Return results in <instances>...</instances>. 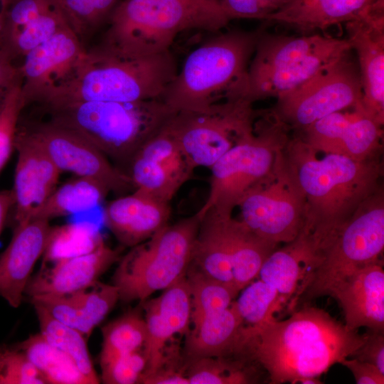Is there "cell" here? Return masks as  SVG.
<instances>
[{
	"label": "cell",
	"mask_w": 384,
	"mask_h": 384,
	"mask_svg": "<svg viewBox=\"0 0 384 384\" xmlns=\"http://www.w3.org/2000/svg\"><path fill=\"white\" fill-rule=\"evenodd\" d=\"M262 29L219 34L193 50L162 100L174 112L201 111L243 97L251 57Z\"/></svg>",
	"instance_id": "5b68a950"
},
{
	"label": "cell",
	"mask_w": 384,
	"mask_h": 384,
	"mask_svg": "<svg viewBox=\"0 0 384 384\" xmlns=\"http://www.w3.org/2000/svg\"><path fill=\"white\" fill-rule=\"evenodd\" d=\"M238 207L240 220L270 243H289L299 235L306 220L305 198L285 150L270 174L246 193Z\"/></svg>",
	"instance_id": "8fae6325"
},
{
	"label": "cell",
	"mask_w": 384,
	"mask_h": 384,
	"mask_svg": "<svg viewBox=\"0 0 384 384\" xmlns=\"http://www.w3.org/2000/svg\"><path fill=\"white\" fill-rule=\"evenodd\" d=\"M350 52L277 97L272 109L295 134L331 113L363 107L359 68Z\"/></svg>",
	"instance_id": "7c38bea8"
},
{
	"label": "cell",
	"mask_w": 384,
	"mask_h": 384,
	"mask_svg": "<svg viewBox=\"0 0 384 384\" xmlns=\"http://www.w3.org/2000/svg\"><path fill=\"white\" fill-rule=\"evenodd\" d=\"M337 38L319 33L302 36L260 35L249 63L246 80L292 66L333 44Z\"/></svg>",
	"instance_id": "4316f807"
},
{
	"label": "cell",
	"mask_w": 384,
	"mask_h": 384,
	"mask_svg": "<svg viewBox=\"0 0 384 384\" xmlns=\"http://www.w3.org/2000/svg\"><path fill=\"white\" fill-rule=\"evenodd\" d=\"M170 216L169 203L137 191L111 201L104 210L107 228L122 245L131 247L166 225Z\"/></svg>",
	"instance_id": "603a6c76"
},
{
	"label": "cell",
	"mask_w": 384,
	"mask_h": 384,
	"mask_svg": "<svg viewBox=\"0 0 384 384\" xmlns=\"http://www.w3.org/2000/svg\"><path fill=\"white\" fill-rule=\"evenodd\" d=\"M51 226L32 219L14 228L11 240L0 255V296L17 308L37 260L43 255Z\"/></svg>",
	"instance_id": "7402d4cb"
},
{
	"label": "cell",
	"mask_w": 384,
	"mask_h": 384,
	"mask_svg": "<svg viewBox=\"0 0 384 384\" xmlns=\"http://www.w3.org/2000/svg\"><path fill=\"white\" fill-rule=\"evenodd\" d=\"M43 107L50 121L84 137L107 157L127 164L174 113L162 100L78 101Z\"/></svg>",
	"instance_id": "8992f818"
},
{
	"label": "cell",
	"mask_w": 384,
	"mask_h": 384,
	"mask_svg": "<svg viewBox=\"0 0 384 384\" xmlns=\"http://www.w3.org/2000/svg\"><path fill=\"white\" fill-rule=\"evenodd\" d=\"M100 366L104 383H139L146 367V358L142 348L100 363Z\"/></svg>",
	"instance_id": "b9f144b4"
},
{
	"label": "cell",
	"mask_w": 384,
	"mask_h": 384,
	"mask_svg": "<svg viewBox=\"0 0 384 384\" xmlns=\"http://www.w3.org/2000/svg\"><path fill=\"white\" fill-rule=\"evenodd\" d=\"M41 373L17 346H4L0 356V384H46Z\"/></svg>",
	"instance_id": "60d3db41"
},
{
	"label": "cell",
	"mask_w": 384,
	"mask_h": 384,
	"mask_svg": "<svg viewBox=\"0 0 384 384\" xmlns=\"http://www.w3.org/2000/svg\"><path fill=\"white\" fill-rule=\"evenodd\" d=\"M100 362L142 349L146 339L144 317L137 311H129L105 326Z\"/></svg>",
	"instance_id": "d590c367"
},
{
	"label": "cell",
	"mask_w": 384,
	"mask_h": 384,
	"mask_svg": "<svg viewBox=\"0 0 384 384\" xmlns=\"http://www.w3.org/2000/svg\"><path fill=\"white\" fill-rule=\"evenodd\" d=\"M257 368L240 355L206 356L192 359L186 373L189 384H247L257 383Z\"/></svg>",
	"instance_id": "1f68e13d"
},
{
	"label": "cell",
	"mask_w": 384,
	"mask_h": 384,
	"mask_svg": "<svg viewBox=\"0 0 384 384\" xmlns=\"http://www.w3.org/2000/svg\"><path fill=\"white\" fill-rule=\"evenodd\" d=\"M351 50L346 38H337L331 46L312 53L290 67L270 71L246 80L244 97L252 103L268 97H278L306 82Z\"/></svg>",
	"instance_id": "d4e9b609"
},
{
	"label": "cell",
	"mask_w": 384,
	"mask_h": 384,
	"mask_svg": "<svg viewBox=\"0 0 384 384\" xmlns=\"http://www.w3.org/2000/svg\"><path fill=\"white\" fill-rule=\"evenodd\" d=\"M178 73L169 50L124 58L96 48L85 50L70 74L41 95V105L78 101L161 100Z\"/></svg>",
	"instance_id": "3957f363"
},
{
	"label": "cell",
	"mask_w": 384,
	"mask_h": 384,
	"mask_svg": "<svg viewBox=\"0 0 384 384\" xmlns=\"http://www.w3.org/2000/svg\"><path fill=\"white\" fill-rule=\"evenodd\" d=\"M345 358L341 364L352 373L357 384H383L384 374L373 364L351 358Z\"/></svg>",
	"instance_id": "f6af8a7d"
},
{
	"label": "cell",
	"mask_w": 384,
	"mask_h": 384,
	"mask_svg": "<svg viewBox=\"0 0 384 384\" xmlns=\"http://www.w3.org/2000/svg\"><path fill=\"white\" fill-rule=\"evenodd\" d=\"M200 218L197 213L167 224L149 239L132 247L112 277L119 300H145L186 274L191 263Z\"/></svg>",
	"instance_id": "9c48e42d"
},
{
	"label": "cell",
	"mask_w": 384,
	"mask_h": 384,
	"mask_svg": "<svg viewBox=\"0 0 384 384\" xmlns=\"http://www.w3.org/2000/svg\"><path fill=\"white\" fill-rule=\"evenodd\" d=\"M291 131L272 108L257 110L252 132L210 167L208 196L198 215L210 209L233 213L246 193L272 171Z\"/></svg>",
	"instance_id": "ba28073f"
},
{
	"label": "cell",
	"mask_w": 384,
	"mask_h": 384,
	"mask_svg": "<svg viewBox=\"0 0 384 384\" xmlns=\"http://www.w3.org/2000/svg\"><path fill=\"white\" fill-rule=\"evenodd\" d=\"M119 300L117 288L98 280L71 293L30 298L58 321L80 332L87 339Z\"/></svg>",
	"instance_id": "cb8c5ba5"
},
{
	"label": "cell",
	"mask_w": 384,
	"mask_h": 384,
	"mask_svg": "<svg viewBox=\"0 0 384 384\" xmlns=\"http://www.w3.org/2000/svg\"><path fill=\"white\" fill-rule=\"evenodd\" d=\"M110 14L97 48L124 58L169 50L183 31H218L231 20L218 0H125Z\"/></svg>",
	"instance_id": "277c9868"
},
{
	"label": "cell",
	"mask_w": 384,
	"mask_h": 384,
	"mask_svg": "<svg viewBox=\"0 0 384 384\" xmlns=\"http://www.w3.org/2000/svg\"><path fill=\"white\" fill-rule=\"evenodd\" d=\"M285 154L305 198L302 232L316 254L383 186L382 158L357 161L326 153L319 157L317 151L296 134L292 136Z\"/></svg>",
	"instance_id": "7a4b0ae2"
},
{
	"label": "cell",
	"mask_w": 384,
	"mask_h": 384,
	"mask_svg": "<svg viewBox=\"0 0 384 384\" xmlns=\"http://www.w3.org/2000/svg\"><path fill=\"white\" fill-rule=\"evenodd\" d=\"M339 304L346 328L384 331V271L383 262L358 267L336 282L329 292Z\"/></svg>",
	"instance_id": "ffe728a7"
},
{
	"label": "cell",
	"mask_w": 384,
	"mask_h": 384,
	"mask_svg": "<svg viewBox=\"0 0 384 384\" xmlns=\"http://www.w3.org/2000/svg\"><path fill=\"white\" fill-rule=\"evenodd\" d=\"M243 97H231L201 111L174 112L166 127L196 169L211 167L253 131L257 110Z\"/></svg>",
	"instance_id": "30bf717a"
},
{
	"label": "cell",
	"mask_w": 384,
	"mask_h": 384,
	"mask_svg": "<svg viewBox=\"0 0 384 384\" xmlns=\"http://www.w3.org/2000/svg\"><path fill=\"white\" fill-rule=\"evenodd\" d=\"M366 338L324 309L304 303L287 319L243 326L238 353L258 364L270 383H297L319 378L351 357Z\"/></svg>",
	"instance_id": "6da1fadb"
},
{
	"label": "cell",
	"mask_w": 384,
	"mask_h": 384,
	"mask_svg": "<svg viewBox=\"0 0 384 384\" xmlns=\"http://www.w3.org/2000/svg\"><path fill=\"white\" fill-rule=\"evenodd\" d=\"M14 149L18 155L12 189L14 228L31 220L56 188L62 173L40 142L19 123Z\"/></svg>",
	"instance_id": "e0dca14e"
},
{
	"label": "cell",
	"mask_w": 384,
	"mask_h": 384,
	"mask_svg": "<svg viewBox=\"0 0 384 384\" xmlns=\"http://www.w3.org/2000/svg\"><path fill=\"white\" fill-rule=\"evenodd\" d=\"M21 78L19 67L4 50L0 49V106L15 82Z\"/></svg>",
	"instance_id": "7dc6e473"
},
{
	"label": "cell",
	"mask_w": 384,
	"mask_h": 384,
	"mask_svg": "<svg viewBox=\"0 0 384 384\" xmlns=\"http://www.w3.org/2000/svg\"><path fill=\"white\" fill-rule=\"evenodd\" d=\"M14 203V198L12 190L0 191V235Z\"/></svg>",
	"instance_id": "c3c4849f"
},
{
	"label": "cell",
	"mask_w": 384,
	"mask_h": 384,
	"mask_svg": "<svg viewBox=\"0 0 384 384\" xmlns=\"http://www.w3.org/2000/svg\"><path fill=\"white\" fill-rule=\"evenodd\" d=\"M146 339L143 351L146 367L142 375L154 373L169 362L167 343L176 334L187 333L191 324V295L186 276L160 296L144 304Z\"/></svg>",
	"instance_id": "ac0fdd59"
},
{
	"label": "cell",
	"mask_w": 384,
	"mask_h": 384,
	"mask_svg": "<svg viewBox=\"0 0 384 384\" xmlns=\"http://www.w3.org/2000/svg\"><path fill=\"white\" fill-rule=\"evenodd\" d=\"M345 23L346 38L358 55L362 106L384 124V0Z\"/></svg>",
	"instance_id": "2e32d148"
},
{
	"label": "cell",
	"mask_w": 384,
	"mask_h": 384,
	"mask_svg": "<svg viewBox=\"0 0 384 384\" xmlns=\"http://www.w3.org/2000/svg\"><path fill=\"white\" fill-rule=\"evenodd\" d=\"M85 52L80 38L70 26L30 50L19 66L26 105L66 78Z\"/></svg>",
	"instance_id": "d6986e66"
},
{
	"label": "cell",
	"mask_w": 384,
	"mask_h": 384,
	"mask_svg": "<svg viewBox=\"0 0 384 384\" xmlns=\"http://www.w3.org/2000/svg\"><path fill=\"white\" fill-rule=\"evenodd\" d=\"M139 383L189 384V381L183 370L165 364L151 374L142 375Z\"/></svg>",
	"instance_id": "bcb514c9"
},
{
	"label": "cell",
	"mask_w": 384,
	"mask_h": 384,
	"mask_svg": "<svg viewBox=\"0 0 384 384\" xmlns=\"http://www.w3.org/2000/svg\"><path fill=\"white\" fill-rule=\"evenodd\" d=\"M21 83V78L9 90L0 106V172L14 149L20 116L26 106Z\"/></svg>",
	"instance_id": "f35d334b"
},
{
	"label": "cell",
	"mask_w": 384,
	"mask_h": 384,
	"mask_svg": "<svg viewBox=\"0 0 384 384\" xmlns=\"http://www.w3.org/2000/svg\"><path fill=\"white\" fill-rule=\"evenodd\" d=\"M384 249V191L381 186L315 254L289 307L328 296L332 286L348 272L380 262Z\"/></svg>",
	"instance_id": "52a82bcc"
},
{
	"label": "cell",
	"mask_w": 384,
	"mask_h": 384,
	"mask_svg": "<svg viewBox=\"0 0 384 384\" xmlns=\"http://www.w3.org/2000/svg\"><path fill=\"white\" fill-rule=\"evenodd\" d=\"M110 192L104 183L96 179L76 176L56 187L31 220H50L87 211L102 203Z\"/></svg>",
	"instance_id": "f546056e"
},
{
	"label": "cell",
	"mask_w": 384,
	"mask_h": 384,
	"mask_svg": "<svg viewBox=\"0 0 384 384\" xmlns=\"http://www.w3.org/2000/svg\"><path fill=\"white\" fill-rule=\"evenodd\" d=\"M17 347L36 366L46 383L90 384L75 362L40 333L29 336Z\"/></svg>",
	"instance_id": "4dcf8cb0"
},
{
	"label": "cell",
	"mask_w": 384,
	"mask_h": 384,
	"mask_svg": "<svg viewBox=\"0 0 384 384\" xmlns=\"http://www.w3.org/2000/svg\"><path fill=\"white\" fill-rule=\"evenodd\" d=\"M243 322L231 305L204 317L188 331L186 351L191 359L237 355Z\"/></svg>",
	"instance_id": "83f0119b"
},
{
	"label": "cell",
	"mask_w": 384,
	"mask_h": 384,
	"mask_svg": "<svg viewBox=\"0 0 384 384\" xmlns=\"http://www.w3.org/2000/svg\"><path fill=\"white\" fill-rule=\"evenodd\" d=\"M314 255L309 240L302 232L266 258L257 278L274 287L288 302L296 294Z\"/></svg>",
	"instance_id": "f1b7e54d"
},
{
	"label": "cell",
	"mask_w": 384,
	"mask_h": 384,
	"mask_svg": "<svg viewBox=\"0 0 384 384\" xmlns=\"http://www.w3.org/2000/svg\"><path fill=\"white\" fill-rule=\"evenodd\" d=\"M70 26L60 4L55 0L24 26L5 45L4 50L14 60L51 38L59 30ZM71 27V26H70Z\"/></svg>",
	"instance_id": "e575fe53"
},
{
	"label": "cell",
	"mask_w": 384,
	"mask_h": 384,
	"mask_svg": "<svg viewBox=\"0 0 384 384\" xmlns=\"http://www.w3.org/2000/svg\"><path fill=\"white\" fill-rule=\"evenodd\" d=\"M14 0H0V49L3 50L4 38L9 9Z\"/></svg>",
	"instance_id": "681fc988"
},
{
	"label": "cell",
	"mask_w": 384,
	"mask_h": 384,
	"mask_svg": "<svg viewBox=\"0 0 384 384\" xmlns=\"http://www.w3.org/2000/svg\"><path fill=\"white\" fill-rule=\"evenodd\" d=\"M128 165L127 174L134 191L165 203H170L195 169L166 124L138 149Z\"/></svg>",
	"instance_id": "9a60e30c"
},
{
	"label": "cell",
	"mask_w": 384,
	"mask_h": 384,
	"mask_svg": "<svg viewBox=\"0 0 384 384\" xmlns=\"http://www.w3.org/2000/svg\"><path fill=\"white\" fill-rule=\"evenodd\" d=\"M363 343L350 358L369 363L384 374V331L368 329Z\"/></svg>",
	"instance_id": "7bdbcfd3"
},
{
	"label": "cell",
	"mask_w": 384,
	"mask_h": 384,
	"mask_svg": "<svg viewBox=\"0 0 384 384\" xmlns=\"http://www.w3.org/2000/svg\"><path fill=\"white\" fill-rule=\"evenodd\" d=\"M232 305L244 326H255L274 319L287 300L272 286L261 279L253 280L240 292Z\"/></svg>",
	"instance_id": "74e56055"
},
{
	"label": "cell",
	"mask_w": 384,
	"mask_h": 384,
	"mask_svg": "<svg viewBox=\"0 0 384 384\" xmlns=\"http://www.w3.org/2000/svg\"><path fill=\"white\" fill-rule=\"evenodd\" d=\"M70 26L80 38L114 9L117 0H58Z\"/></svg>",
	"instance_id": "ab89813d"
},
{
	"label": "cell",
	"mask_w": 384,
	"mask_h": 384,
	"mask_svg": "<svg viewBox=\"0 0 384 384\" xmlns=\"http://www.w3.org/2000/svg\"><path fill=\"white\" fill-rule=\"evenodd\" d=\"M378 1L288 0L281 9L268 15L264 21L307 33L350 21Z\"/></svg>",
	"instance_id": "484cf974"
},
{
	"label": "cell",
	"mask_w": 384,
	"mask_h": 384,
	"mask_svg": "<svg viewBox=\"0 0 384 384\" xmlns=\"http://www.w3.org/2000/svg\"><path fill=\"white\" fill-rule=\"evenodd\" d=\"M186 277L190 289L193 325L229 307L238 295L230 286L207 276L191 265Z\"/></svg>",
	"instance_id": "836d02e7"
},
{
	"label": "cell",
	"mask_w": 384,
	"mask_h": 384,
	"mask_svg": "<svg viewBox=\"0 0 384 384\" xmlns=\"http://www.w3.org/2000/svg\"><path fill=\"white\" fill-rule=\"evenodd\" d=\"M257 1L264 7L270 15L281 9L288 0H257Z\"/></svg>",
	"instance_id": "f907efd6"
},
{
	"label": "cell",
	"mask_w": 384,
	"mask_h": 384,
	"mask_svg": "<svg viewBox=\"0 0 384 384\" xmlns=\"http://www.w3.org/2000/svg\"><path fill=\"white\" fill-rule=\"evenodd\" d=\"M3 349H4V346H1L0 347V356H1V353L3 351Z\"/></svg>",
	"instance_id": "816d5d0a"
},
{
	"label": "cell",
	"mask_w": 384,
	"mask_h": 384,
	"mask_svg": "<svg viewBox=\"0 0 384 384\" xmlns=\"http://www.w3.org/2000/svg\"><path fill=\"white\" fill-rule=\"evenodd\" d=\"M25 127L61 172L96 179L110 192L119 194L134 190L124 171L113 166L100 150L75 132L50 120Z\"/></svg>",
	"instance_id": "5bb4252c"
},
{
	"label": "cell",
	"mask_w": 384,
	"mask_h": 384,
	"mask_svg": "<svg viewBox=\"0 0 384 384\" xmlns=\"http://www.w3.org/2000/svg\"><path fill=\"white\" fill-rule=\"evenodd\" d=\"M40 326V334L51 345L67 354L90 384L100 383L87 345V338L78 331L53 318L42 306L33 304Z\"/></svg>",
	"instance_id": "d6a6232c"
},
{
	"label": "cell",
	"mask_w": 384,
	"mask_h": 384,
	"mask_svg": "<svg viewBox=\"0 0 384 384\" xmlns=\"http://www.w3.org/2000/svg\"><path fill=\"white\" fill-rule=\"evenodd\" d=\"M104 240L92 225L70 224L50 228L43 255V262L89 252Z\"/></svg>",
	"instance_id": "8d00e7d4"
},
{
	"label": "cell",
	"mask_w": 384,
	"mask_h": 384,
	"mask_svg": "<svg viewBox=\"0 0 384 384\" xmlns=\"http://www.w3.org/2000/svg\"><path fill=\"white\" fill-rule=\"evenodd\" d=\"M232 214L210 209L198 215L191 265L239 294L233 274L254 268L262 259L265 247L260 238Z\"/></svg>",
	"instance_id": "4fadbf2b"
},
{
	"label": "cell",
	"mask_w": 384,
	"mask_h": 384,
	"mask_svg": "<svg viewBox=\"0 0 384 384\" xmlns=\"http://www.w3.org/2000/svg\"><path fill=\"white\" fill-rule=\"evenodd\" d=\"M120 250L105 242L87 253L42 263L31 277L24 296L62 295L82 289L97 280L119 257Z\"/></svg>",
	"instance_id": "44dd1931"
},
{
	"label": "cell",
	"mask_w": 384,
	"mask_h": 384,
	"mask_svg": "<svg viewBox=\"0 0 384 384\" xmlns=\"http://www.w3.org/2000/svg\"><path fill=\"white\" fill-rule=\"evenodd\" d=\"M230 18L265 20L269 15L257 0H218Z\"/></svg>",
	"instance_id": "ee69618b"
}]
</instances>
